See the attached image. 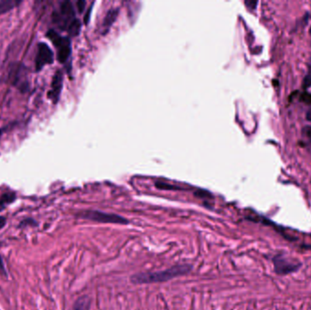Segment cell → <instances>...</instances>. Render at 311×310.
<instances>
[{
    "label": "cell",
    "instance_id": "cell-1",
    "mask_svg": "<svg viewBox=\"0 0 311 310\" xmlns=\"http://www.w3.org/2000/svg\"><path fill=\"white\" fill-rule=\"evenodd\" d=\"M191 270L190 265H177L168 268L166 270L158 271V272H146L133 275L130 278V282L135 285H143V284H152V283H160L168 281L170 279H175L180 276L188 274Z\"/></svg>",
    "mask_w": 311,
    "mask_h": 310
},
{
    "label": "cell",
    "instance_id": "cell-2",
    "mask_svg": "<svg viewBox=\"0 0 311 310\" xmlns=\"http://www.w3.org/2000/svg\"><path fill=\"white\" fill-rule=\"evenodd\" d=\"M47 36L51 40L52 43L56 47L57 50V60L60 63H65L71 54V42L67 36H60L55 30H49L47 33Z\"/></svg>",
    "mask_w": 311,
    "mask_h": 310
},
{
    "label": "cell",
    "instance_id": "cell-3",
    "mask_svg": "<svg viewBox=\"0 0 311 310\" xmlns=\"http://www.w3.org/2000/svg\"><path fill=\"white\" fill-rule=\"evenodd\" d=\"M77 216L81 219H88L95 222L111 223V224H120V225H127L129 223L128 219H125L121 216L99 210L82 211Z\"/></svg>",
    "mask_w": 311,
    "mask_h": 310
},
{
    "label": "cell",
    "instance_id": "cell-4",
    "mask_svg": "<svg viewBox=\"0 0 311 310\" xmlns=\"http://www.w3.org/2000/svg\"><path fill=\"white\" fill-rule=\"evenodd\" d=\"M272 262L274 265V270H275L276 274L281 275V276L294 273L296 271L299 270L302 266V264L299 261L288 259L282 254L275 256L272 259Z\"/></svg>",
    "mask_w": 311,
    "mask_h": 310
},
{
    "label": "cell",
    "instance_id": "cell-5",
    "mask_svg": "<svg viewBox=\"0 0 311 310\" xmlns=\"http://www.w3.org/2000/svg\"><path fill=\"white\" fill-rule=\"evenodd\" d=\"M9 81L18 87L21 91H27L28 89V81L27 79V68L23 64L15 62L10 65L9 74H8Z\"/></svg>",
    "mask_w": 311,
    "mask_h": 310
},
{
    "label": "cell",
    "instance_id": "cell-6",
    "mask_svg": "<svg viewBox=\"0 0 311 310\" xmlns=\"http://www.w3.org/2000/svg\"><path fill=\"white\" fill-rule=\"evenodd\" d=\"M75 9L70 1H64L60 6L59 12L53 14V21L60 28L68 29V26L75 20Z\"/></svg>",
    "mask_w": 311,
    "mask_h": 310
},
{
    "label": "cell",
    "instance_id": "cell-7",
    "mask_svg": "<svg viewBox=\"0 0 311 310\" xmlns=\"http://www.w3.org/2000/svg\"><path fill=\"white\" fill-rule=\"evenodd\" d=\"M54 61V54L51 48L46 43H40L37 45V52L36 56V71H40L46 65L52 64Z\"/></svg>",
    "mask_w": 311,
    "mask_h": 310
},
{
    "label": "cell",
    "instance_id": "cell-8",
    "mask_svg": "<svg viewBox=\"0 0 311 310\" xmlns=\"http://www.w3.org/2000/svg\"><path fill=\"white\" fill-rule=\"evenodd\" d=\"M63 88V73L62 71L56 72L55 76H53L51 83V89L48 92V98L53 101V103H57L60 100V93Z\"/></svg>",
    "mask_w": 311,
    "mask_h": 310
},
{
    "label": "cell",
    "instance_id": "cell-9",
    "mask_svg": "<svg viewBox=\"0 0 311 310\" xmlns=\"http://www.w3.org/2000/svg\"><path fill=\"white\" fill-rule=\"evenodd\" d=\"M120 9L119 8H111L108 10L107 15L105 16L103 21V34L106 35L109 29L112 27V25L114 24V22L116 21V17L119 16Z\"/></svg>",
    "mask_w": 311,
    "mask_h": 310
},
{
    "label": "cell",
    "instance_id": "cell-10",
    "mask_svg": "<svg viewBox=\"0 0 311 310\" xmlns=\"http://www.w3.org/2000/svg\"><path fill=\"white\" fill-rule=\"evenodd\" d=\"M21 1L16 0H2L0 1V15L8 12L12 10L13 8H16L17 5H20Z\"/></svg>",
    "mask_w": 311,
    "mask_h": 310
},
{
    "label": "cell",
    "instance_id": "cell-11",
    "mask_svg": "<svg viewBox=\"0 0 311 310\" xmlns=\"http://www.w3.org/2000/svg\"><path fill=\"white\" fill-rule=\"evenodd\" d=\"M89 306H90V299L88 296H83L75 302L73 306V310H88Z\"/></svg>",
    "mask_w": 311,
    "mask_h": 310
},
{
    "label": "cell",
    "instance_id": "cell-12",
    "mask_svg": "<svg viewBox=\"0 0 311 310\" xmlns=\"http://www.w3.org/2000/svg\"><path fill=\"white\" fill-rule=\"evenodd\" d=\"M80 28H81V22H80V20L75 18V20L72 21L70 25L68 26V31L70 36H76L80 34Z\"/></svg>",
    "mask_w": 311,
    "mask_h": 310
},
{
    "label": "cell",
    "instance_id": "cell-13",
    "mask_svg": "<svg viewBox=\"0 0 311 310\" xmlns=\"http://www.w3.org/2000/svg\"><path fill=\"white\" fill-rule=\"evenodd\" d=\"M15 199H16L15 193H6L1 196V198H0V205H2V206L8 205L9 203H12Z\"/></svg>",
    "mask_w": 311,
    "mask_h": 310
},
{
    "label": "cell",
    "instance_id": "cell-14",
    "mask_svg": "<svg viewBox=\"0 0 311 310\" xmlns=\"http://www.w3.org/2000/svg\"><path fill=\"white\" fill-rule=\"evenodd\" d=\"M156 187L160 189H166V190H179L180 189V187H175L173 185H169V184L163 183V182H158L156 183Z\"/></svg>",
    "mask_w": 311,
    "mask_h": 310
},
{
    "label": "cell",
    "instance_id": "cell-15",
    "mask_svg": "<svg viewBox=\"0 0 311 310\" xmlns=\"http://www.w3.org/2000/svg\"><path fill=\"white\" fill-rule=\"evenodd\" d=\"M36 221L32 219H27L22 220L20 223V227H28V226H36Z\"/></svg>",
    "mask_w": 311,
    "mask_h": 310
},
{
    "label": "cell",
    "instance_id": "cell-16",
    "mask_svg": "<svg viewBox=\"0 0 311 310\" xmlns=\"http://www.w3.org/2000/svg\"><path fill=\"white\" fill-rule=\"evenodd\" d=\"M0 274L4 276L5 278H8L7 270H6V267H5L4 262H3V259H2L1 255H0Z\"/></svg>",
    "mask_w": 311,
    "mask_h": 310
},
{
    "label": "cell",
    "instance_id": "cell-17",
    "mask_svg": "<svg viewBox=\"0 0 311 310\" xmlns=\"http://www.w3.org/2000/svg\"><path fill=\"white\" fill-rule=\"evenodd\" d=\"M76 7H77V9H79V11L80 13L83 12L84 11L85 7H86V1L85 0H79L77 2H76Z\"/></svg>",
    "mask_w": 311,
    "mask_h": 310
},
{
    "label": "cell",
    "instance_id": "cell-18",
    "mask_svg": "<svg viewBox=\"0 0 311 310\" xmlns=\"http://www.w3.org/2000/svg\"><path fill=\"white\" fill-rule=\"evenodd\" d=\"M302 134H303L304 137L307 139V140L311 141V127H306L303 129V132H302Z\"/></svg>",
    "mask_w": 311,
    "mask_h": 310
},
{
    "label": "cell",
    "instance_id": "cell-19",
    "mask_svg": "<svg viewBox=\"0 0 311 310\" xmlns=\"http://www.w3.org/2000/svg\"><path fill=\"white\" fill-rule=\"evenodd\" d=\"M302 100L307 102V103H311V95L310 94H304L302 95Z\"/></svg>",
    "mask_w": 311,
    "mask_h": 310
},
{
    "label": "cell",
    "instance_id": "cell-20",
    "mask_svg": "<svg viewBox=\"0 0 311 310\" xmlns=\"http://www.w3.org/2000/svg\"><path fill=\"white\" fill-rule=\"evenodd\" d=\"M92 7H90V8H88V12L86 14V16H85V23L86 24H88V20H89V16H90V13H91Z\"/></svg>",
    "mask_w": 311,
    "mask_h": 310
},
{
    "label": "cell",
    "instance_id": "cell-21",
    "mask_svg": "<svg viewBox=\"0 0 311 310\" xmlns=\"http://www.w3.org/2000/svg\"><path fill=\"white\" fill-rule=\"evenodd\" d=\"M6 223H7V219H5L4 217H0V229L5 227Z\"/></svg>",
    "mask_w": 311,
    "mask_h": 310
},
{
    "label": "cell",
    "instance_id": "cell-22",
    "mask_svg": "<svg viewBox=\"0 0 311 310\" xmlns=\"http://www.w3.org/2000/svg\"><path fill=\"white\" fill-rule=\"evenodd\" d=\"M257 4H258V2H248V1H247V2H246V5H247V6H248V7H250V8H255V6Z\"/></svg>",
    "mask_w": 311,
    "mask_h": 310
},
{
    "label": "cell",
    "instance_id": "cell-23",
    "mask_svg": "<svg viewBox=\"0 0 311 310\" xmlns=\"http://www.w3.org/2000/svg\"><path fill=\"white\" fill-rule=\"evenodd\" d=\"M310 34H311V28H310Z\"/></svg>",
    "mask_w": 311,
    "mask_h": 310
}]
</instances>
